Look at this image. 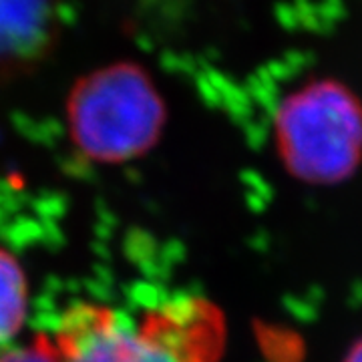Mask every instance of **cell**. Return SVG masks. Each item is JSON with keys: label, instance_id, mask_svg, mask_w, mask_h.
Segmentation results:
<instances>
[{"label": "cell", "instance_id": "6da1fadb", "mask_svg": "<svg viewBox=\"0 0 362 362\" xmlns=\"http://www.w3.org/2000/svg\"><path fill=\"white\" fill-rule=\"evenodd\" d=\"M223 346V314L197 296L173 298L139 316L78 302L52 340L59 362H218Z\"/></svg>", "mask_w": 362, "mask_h": 362}, {"label": "cell", "instance_id": "7a4b0ae2", "mask_svg": "<svg viewBox=\"0 0 362 362\" xmlns=\"http://www.w3.org/2000/svg\"><path fill=\"white\" fill-rule=\"evenodd\" d=\"M66 125L83 156L123 163L145 156L161 137L168 109L151 75L119 61L78 78L66 97Z\"/></svg>", "mask_w": 362, "mask_h": 362}, {"label": "cell", "instance_id": "3957f363", "mask_svg": "<svg viewBox=\"0 0 362 362\" xmlns=\"http://www.w3.org/2000/svg\"><path fill=\"white\" fill-rule=\"evenodd\" d=\"M274 147L288 173L308 185H337L362 163V103L334 78H314L276 105Z\"/></svg>", "mask_w": 362, "mask_h": 362}, {"label": "cell", "instance_id": "277c9868", "mask_svg": "<svg viewBox=\"0 0 362 362\" xmlns=\"http://www.w3.org/2000/svg\"><path fill=\"white\" fill-rule=\"evenodd\" d=\"M57 35L52 0H0V73L40 61Z\"/></svg>", "mask_w": 362, "mask_h": 362}, {"label": "cell", "instance_id": "5b68a950", "mask_svg": "<svg viewBox=\"0 0 362 362\" xmlns=\"http://www.w3.org/2000/svg\"><path fill=\"white\" fill-rule=\"evenodd\" d=\"M26 316V280L18 262L0 250V344L21 330Z\"/></svg>", "mask_w": 362, "mask_h": 362}, {"label": "cell", "instance_id": "8992f818", "mask_svg": "<svg viewBox=\"0 0 362 362\" xmlns=\"http://www.w3.org/2000/svg\"><path fill=\"white\" fill-rule=\"evenodd\" d=\"M0 362H59L57 361V354H54V349H37L35 352H13L11 356L2 358Z\"/></svg>", "mask_w": 362, "mask_h": 362}, {"label": "cell", "instance_id": "52a82bcc", "mask_svg": "<svg viewBox=\"0 0 362 362\" xmlns=\"http://www.w3.org/2000/svg\"><path fill=\"white\" fill-rule=\"evenodd\" d=\"M342 362H362V338H358V340L352 344V349L346 352V356H344V361Z\"/></svg>", "mask_w": 362, "mask_h": 362}]
</instances>
